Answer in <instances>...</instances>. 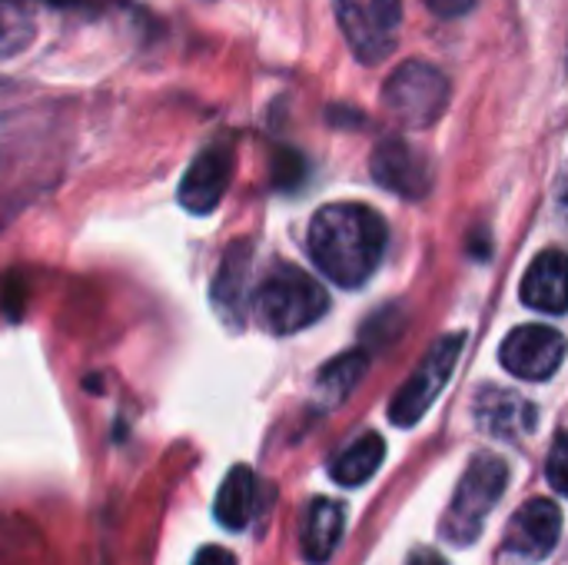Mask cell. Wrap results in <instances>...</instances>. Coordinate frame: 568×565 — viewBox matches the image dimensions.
Here are the masks:
<instances>
[{"instance_id":"cell-11","label":"cell","mask_w":568,"mask_h":565,"mask_svg":"<svg viewBox=\"0 0 568 565\" xmlns=\"http://www.w3.org/2000/svg\"><path fill=\"white\" fill-rule=\"evenodd\" d=\"M476 423L483 433L516 443L536 430V410H532V403H526L523 396H516L509 390L486 386L476 396Z\"/></svg>"},{"instance_id":"cell-16","label":"cell","mask_w":568,"mask_h":565,"mask_svg":"<svg viewBox=\"0 0 568 565\" xmlns=\"http://www.w3.org/2000/svg\"><path fill=\"white\" fill-rule=\"evenodd\" d=\"M369 370V353L366 350H349L343 356H336L333 363H326L316 376V396L323 406H339L353 396V390L363 383Z\"/></svg>"},{"instance_id":"cell-13","label":"cell","mask_w":568,"mask_h":565,"mask_svg":"<svg viewBox=\"0 0 568 565\" xmlns=\"http://www.w3.org/2000/svg\"><path fill=\"white\" fill-rule=\"evenodd\" d=\"M343 529H346L343 506L333 500H313L303 516V529H300V549H303L306 563H329L333 553L339 549Z\"/></svg>"},{"instance_id":"cell-18","label":"cell","mask_w":568,"mask_h":565,"mask_svg":"<svg viewBox=\"0 0 568 565\" xmlns=\"http://www.w3.org/2000/svg\"><path fill=\"white\" fill-rule=\"evenodd\" d=\"M33 30V10L27 0H0V57L23 50Z\"/></svg>"},{"instance_id":"cell-9","label":"cell","mask_w":568,"mask_h":565,"mask_svg":"<svg viewBox=\"0 0 568 565\" xmlns=\"http://www.w3.org/2000/svg\"><path fill=\"white\" fill-rule=\"evenodd\" d=\"M233 170H236V157L230 143H210L206 150H200L180 180V193H176L180 206L196 216L213 213L230 190Z\"/></svg>"},{"instance_id":"cell-6","label":"cell","mask_w":568,"mask_h":565,"mask_svg":"<svg viewBox=\"0 0 568 565\" xmlns=\"http://www.w3.org/2000/svg\"><path fill=\"white\" fill-rule=\"evenodd\" d=\"M339 30L363 63H383L399 40L403 0H333Z\"/></svg>"},{"instance_id":"cell-21","label":"cell","mask_w":568,"mask_h":565,"mask_svg":"<svg viewBox=\"0 0 568 565\" xmlns=\"http://www.w3.org/2000/svg\"><path fill=\"white\" fill-rule=\"evenodd\" d=\"M193 565H236V556L230 549H223V546H203L196 553Z\"/></svg>"},{"instance_id":"cell-7","label":"cell","mask_w":568,"mask_h":565,"mask_svg":"<svg viewBox=\"0 0 568 565\" xmlns=\"http://www.w3.org/2000/svg\"><path fill=\"white\" fill-rule=\"evenodd\" d=\"M369 173L383 190H389L403 200H423L433 190L429 157L399 137H386L376 143V150L369 157Z\"/></svg>"},{"instance_id":"cell-15","label":"cell","mask_w":568,"mask_h":565,"mask_svg":"<svg viewBox=\"0 0 568 565\" xmlns=\"http://www.w3.org/2000/svg\"><path fill=\"white\" fill-rule=\"evenodd\" d=\"M213 509H216V523L233 529V533L250 526L253 509H256V476H253L250 466H233L226 473Z\"/></svg>"},{"instance_id":"cell-4","label":"cell","mask_w":568,"mask_h":565,"mask_svg":"<svg viewBox=\"0 0 568 565\" xmlns=\"http://www.w3.org/2000/svg\"><path fill=\"white\" fill-rule=\"evenodd\" d=\"M449 80L439 67L426 60H406L383 83V103L389 117L409 130L433 127L449 107Z\"/></svg>"},{"instance_id":"cell-20","label":"cell","mask_w":568,"mask_h":565,"mask_svg":"<svg viewBox=\"0 0 568 565\" xmlns=\"http://www.w3.org/2000/svg\"><path fill=\"white\" fill-rule=\"evenodd\" d=\"M479 0H426V7L443 17V20H456V17H466Z\"/></svg>"},{"instance_id":"cell-2","label":"cell","mask_w":568,"mask_h":565,"mask_svg":"<svg viewBox=\"0 0 568 565\" xmlns=\"http://www.w3.org/2000/svg\"><path fill=\"white\" fill-rule=\"evenodd\" d=\"M326 310H329V296L320 286V280H313L306 270L293 263L273 266L270 276L253 293L256 320L276 336H290L296 330L313 326Z\"/></svg>"},{"instance_id":"cell-12","label":"cell","mask_w":568,"mask_h":565,"mask_svg":"<svg viewBox=\"0 0 568 565\" xmlns=\"http://www.w3.org/2000/svg\"><path fill=\"white\" fill-rule=\"evenodd\" d=\"M523 303L529 310L562 316L568 310L566 293V253L546 250L532 260L529 273L523 276Z\"/></svg>"},{"instance_id":"cell-22","label":"cell","mask_w":568,"mask_h":565,"mask_svg":"<svg viewBox=\"0 0 568 565\" xmlns=\"http://www.w3.org/2000/svg\"><path fill=\"white\" fill-rule=\"evenodd\" d=\"M409 565H446V563H443V559H439L436 553H426V549H419V553H416V556L409 559Z\"/></svg>"},{"instance_id":"cell-19","label":"cell","mask_w":568,"mask_h":565,"mask_svg":"<svg viewBox=\"0 0 568 565\" xmlns=\"http://www.w3.org/2000/svg\"><path fill=\"white\" fill-rule=\"evenodd\" d=\"M549 483L556 493H566L568 490V450H566V433L559 430L556 440H552V453H549Z\"/></svg>"},{"instance_id":"cell-3","label":"cell","mask_w":568,"mask_h":565,"mask_svg":"<svg viewBox=\"0 0 568 565\" xmlns=\"http://www.w3.org/2000/svg\"><path fill=\"white\" fill-rule=\"evenodd\" d=\"M509 486V463L499 456H476L459 480V490L443 519V536L453 546H469L483 536L489 513L499 506Z\"/></svg>"},{"instance_id":"cell-14","label":"cell","mask_w":568,"mask_h":565,"mask_svg":"<svg viewBox=\"0 0 568 565\" xmlns=\"http://www.w3.org/2000/svg\"><path fill=\"white\" fill-rule=\"evenodd\" d=\"M250 263H253V246L246 240H236L226 250V256L220 260V270H216V280H213V306L230 323H236L243 316Z\"/></svg>"},{"instance_id":"cell-5","label":"cell","mask_w":568,"mask_h":565,"mask_svg":"<svg viewBox=\"0 0 568 565\" xmlns=\"http://www.w3.org/2000/svg\"><path fill=\"white\" fill-rule=\"evenodd\" d=\"M463 346H466V333H446L426 350L416 373L399 386V393L389 403L393 426L409 430L433 410L436 396L446 390V383H449V376H453V370H456V363L463 356Z\"/></svg>"},{"instance_id":"cell-8","label":"cell","mask_w":568,"mask_h":565,"mask_svg":"<svg viewBox=\"0 0 568 565\" xmlns=\"http://www.w3.org/2000/svg\"><path fill=\"white\" fill-rule=\"evenodd\" d=\"M562 360H566V336L552 326H542V323H529V326L513 330L499 350V363L513 376L532 380V383L556 376Z\"/></svg>"},{"instance_id":"cell-1","label":"cell","mask_w":568,"mask_h":565,"mask_svg":"<svg viewBox=\"0 0 568 565\" xmlns=\"http://www.w3.org/2000/svg\"><path fill=\"white\" fill-rule=\"evenodd\" d=\"M386 223L366 203H329L323 206L306 236L310 260L336 286H363L386 253Z\"/></svg>"},{"instance_id":"cell-10","label":"cell","mask_w":568,"mask_h":565,"mask_svg":"<svg viewBox=\"0 0 568 565\" xmlns=\"http://www.w3.org/2000/svg\"><path fill=\"white\" fill-rule=\"evenodd\" d=\"M562 539V509L552 500H529L509 523L506 556L523 563H542L556 553Z\"/></svg>"},{"instance_id":"cell-17","label":"cell","mask_w":568,"mask_h":565,"mask_svg":"<svg viewBox=\"0 0 568 565\" xmlns=\"http://www.w3.org/2000/svg\"><path fill=\"white\" fill-rule=\"evenodd\" d=\"M383 460H386V440L379 433H366V436H359L356 443H349L339 453V460L333 463L329 473H333V480L339 486H349L353 490V486L369 483L379 473Z\"/></svg>"}]
</instances>
